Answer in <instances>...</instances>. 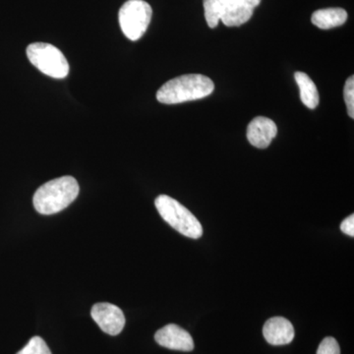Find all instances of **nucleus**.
<instances>
[{"label":"nucleus","instance_id":"7ed1b4c3","mask_svg":"<svg viewBox=\"0 0 354 354\" xmlns=\"http://www.w3.org/2000/svg\"><path fill=\"white\" fill-rule=\"evenodd\" d=\"M155 205L160 216L179 234L194 239L202 236L201 223L176 199L167 195H160L156 199Z\"/></svg>","mask_w":354,"mask_h":354},{"label":"nucleus","instance_id":"1a4fd4ad","mask_svg":"<svg viewBox=\"0 0 354 354\" xmlns=\"http://www.w3.org/2000/svg\"><path fill=\"white\" fill-rule=\"evenodd\" d=\"M263 335L272 346H285L295 339V328L288 319L274 317L265 323Z\"/></svg>","mask_w":354,"mask_h":354},{"label":"nucleus","instance_id":"9b49d317","mask_svg":"<svg viewBox=\"0 0 354 354\" xmlns=\"http://www.w3.org/2000/svg\"><path fill=\"white\" fill-rule=\"evenodd\" d=\"M348 19V13L342 8H326L317 10L311 21L319 29L329 30L344 25Z\"/></svg>","mask_w":354,"mask_h":354},{"label":"nucleus","instance_id":"9d476101","mask_svg":"<svg viewBox=\"0 0 354 354\" xmlns=\"http://www.w3.org/2000/svg\"><path fill=\"white\" fill-rule=\"evenodd\" d=\"M260 2L261 0H230L221 21L227 27L245 24L252 17L254 9Z\"/></svg>","mask_w":354,"mask_h":354},{"label":"nucleus","instance_id":"f8f14e48","mask_svg":"<svg viewBox=\"0 0 354 354\" xmlns=\"http://www.w3.org/2000/svg\"><path fill=\"white\" fill-rule=\"evenodd\" d=\"M295 81L300 90V99L305 106L310 109H316L318 106L320 97L315 83L304 72H297L295 74Z\"/></svg>","mask_w":354,"mask_h":354},{"label":"nucleus","instance_id":"39448f33","mask_svg":"<svg viewBox=\"0 0 354 354\" xmlns=\"http://www.w3.org/2000/svg\"><path fill=\"white\" fill-rule=\"evenodd\" d=\"M152 15V7L144 0L125 2L118 13V20L124 36L130 41H138L148 29Z\"/></svg>","mask_w":354,"mask_h":354},{"label":"nucleus","instance_id":"423d86ee","mask_svg":"<svg viewBox=\"0 0 354 354\" xmlns=\"http://www.w3.org/2000/svg\"><path fill=\"white\" fill-rule=\"evenodd\" d=\"M91 315L102 332L111 335H118L125 326V317L122 310L115 305L97 304L91 310Z\"/></svg>","mask_w":354,"mask_h":354},{"label":"nucleus","instance_id":"4468645a","mask_svg":"<svg viewBox=\"0 0 354 354\" xmlns=\"http://www.w3.org/2000/svg\"><path fill=\"white\" fill-rule=\"evenodd\" d=\"M17 354H51V351L41 337H34Z\"/></svg>","mask_w":354,"mask_h":354},{"label":"nucleus","instance_id":"0eeeda50","mask_svg":"<svg viewBox=\"0 0 354 354\" xmlns=\"http://www.w3.org/2000/svg\"><path fill=\"white\" fill-rule=\"evenodd\" d=\"M155 339L160 346L172 351H192L194 349V342L189 333L176 324H169L158 330Z\"/></svg>","mask_w":354,"mask_h":354},{"label":"nucleus","instance_id":"20e7f679","mask_svg":"<svg viewBox=\"0 0 354 354\" xmlns=\"http://www.w3.org/2000/svg\"><path fill=\"white\" fill-rule=\"evenodd\" d=\"M30 62L44 75L64 79L68 75L69 64L64 53L50 44L34 43L27 48Z\"/></svg>","mask_w":354,"mask_h":354},{"label":"nucleus","instance_id":"f03ea898","mask_svg":"<svg viewBox=\"0 0 354 354\" xmlns=\"http://www.w3.org/2000/svg\"><path fill=\"white\" fill-rule=\"evenodd\" d=\"M214 90L215 85L209 77L187 74L164 84L158 91L157 100L165 104H181L208 97Z\"/></svg>","mask_w":354,"mask_h":354},{"label":"nucleus","instance_id":"f3484780","mask_svg":"<svg viewBox=\"0 0 354 354\" xmlns=\"http://www.w3.org/2000/svg\"><path fill=\"white\" fill-rule=\"evenodd\" d=\"M341 230L348 236H354V215H351L341 223Z\"/></svg>","mask_w":354,"mask_h":354},{"label":"nucleus","instance_id":"dca6fc26","mask_svg":"<svg viewBox=\"0 0 354 354\" xmlns=\"http://www.w3.org/2000/svg\"><path fill=\"white\" fill-rule=\"evenodd\" d=\"M317 354H341L339 344L332 337H325L319 346Z\"/></svg>","mask_w":354,"mask_h":354},{"label":"nucleus","instance_id":"2eb2a0df","mask_svg":"<svg viewBox=\"0 0 354 354\" xmlns=\"http://www.w3.org/2000/svg\"><path fill=\"white\" fill-rule=\"evenodd\" d=\"M344 101L348 108V115L354 118V77L351 76L346 80L344 88Z\"/></svg>","mask_w":354,"mask_h":354},{"label":"nucleus","instance_id":"ddd939ff","mask_svg":"<svg viewBox=\"0 0 354 354\" xmlns=\"http://www.w3.org/2000/svg\"><path fill=\"white\" fill-rule=\"evenodd\" d=\"M230 0H203L205 18L209 28L214 29L218 25Z\"/></svg>","mask_w":354,"mask_h":354},{"label":"nucleus","instance_id":"6e6552de","mask_svg":"<svg viewBox=\"0 0 354 354\" xmlns=\"http://www.w3.org/2000/svg\"><path fill=\"white\" fill-rule=\"evenodd\" d=\"M276 123L264 116L254 118L247 127V139L251 145L258 149H266L277 136Z\"/></svg>","mask_w":354,"mask_h":354},{"label":"nucleus","instance_id":"f257e3e1","mask_svg":"<svg viewBox=\"0 0 354 354\" xmlns=\"http://www.w3.org/2000/svg\"><path fill=\"white\" fill-rule=\"evenodd\" d=\"M79 194L74 177L62 176L44 183L32 197L35 209L41 215H53L67 208Z\"/></svg>","mask_w":354,"mask_h":354}]
</instances>
